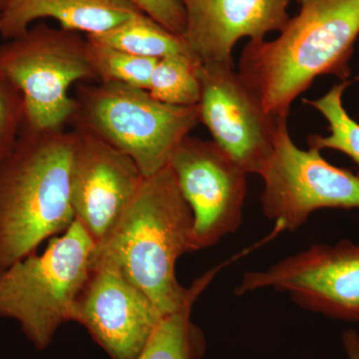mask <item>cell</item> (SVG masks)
Instances as JSON below:
<instances>
[{
	"mask_svg": "<svg viewBox=\"0 0 359 359\" xmlns=\"http://www.w3.org/2000/svg\"><path fill=\"white\" fill-rule=\"evenodd\" d=\"M299 13L278 39L250 41L240 74L264 110L289 117L290 106L321 75L342 81L359 35V0H297Z\"/></svg>",
	"mask_w": 359,
	"mask_h": 359,
	"instance_id": "6da1fadb",
	"label": "cell"
},
{
	"mask_svg": "<svg viewBox=\"0 0 359 359\" xmlns=\"http://www.w3.org/2000/svg\"><path fill=\"white\" fill-rule=\"evenodd\" d=\"M196 252L194 216L169 165L145 177L133 201L102 241L93 261L108 262L144 292L163 316L192 292L176 275L180 257Z\"/></svg>",
	"mask_w": 359,
	"mask_h": 359,
	"instance_id": "7a4b0ae2",
	"label": "cell"
},
{
	"mask_svg": "<svg viewBox=\"0 0 359 359\" xmlns=\"http://www.w3.org/2000/svg\"><path fill=\"white\" fill-rule=\"evenodd\" d=\"M76 133L23 126L11 153L0 160V273L36 254L44 241L68 230L71 166Z\"/></svg>",
	"mask_w": 359,
	"mask_h": 359,
	"instance_id": "3957f363",
	"label": "cell"
},
{
	"mask_svg": "<svg viewBox=\"0 0 359 359\" xmlns=\"http://www.w3.org/2000/svg\"><path fill=\"white\" fill-rule=\"evenodd\" d=\"M96 243L74 219L41 255L0 273V318L15 320L37 351L50 346L71 321L73 306L93 268Z\"/></svg>",
	"mask_w": 359,
	"mask_h": 359,
	"instance_id": "277c9868",
	"label": "cell"
},
{
	"mask_svg": "<svg viewBox=\"0 0 359 359\" xmlns=\"http://www.w3.org/2000/svg\"><path fill=\"white\" fill-rule=\"evenodd\" d=\"M73 120L136 163L144 176L169 164L181 142L200 123L199 104L160 102L147 90L116 83L82 87Z\"/></svg>",
	"mask_w": 359,
	"mask_h": 359,
	"instance_id": "5b68a950",
	"label": "cell"
},
{
	"mask_svg": "<svg viewBox=\"0 0 359 359\" xmlns=\"http://www.w3.org/2000/svg\"><path fill=\"white\" fill-rule=\"evenodd\" d=\"M0 72L20 90L25 126L34 131L65 129L76 111L71 87L78 81L96 80L86 36L45 23L0 45Z\"/></svg>",
	"mask_w": 359,
	"mask_h": 359,
	"instance_id": "8992f818",
	"label": "cell"
},
{
	"mask_svg": "<svg viewBox=\"0 0 359 359\" xmlns=\"http://www.w3.org/2000/svg\"><path fill=\"white\" fill-rule=\"evenodd\" d=\"M263 178L262 208L266 218L294 231L323 209L359 210V176L328 163L320 151L297 147L280 118L273 155Z\"/></svg>",
	"mask_w": 359,
	"mask_h": 359,
	"instance_id": "52a82bcc",
	"label": "cell"
},
{
	"mask_svg": "<svg viewBox=\"0 0 359 359\" xmlns=\"http://www.w3.org/2000/svg\"><path fill=\"white\" fill-rule=\"evenodd\" d=\"M271 289L294 304L334 318L359 323V244H318L262 271H248L236 287L241 297Z\"/></svg>",
	"mask_w": 359,
	"mask_h": 359,
	"instance_id": "ba28073f",
	"label": "cell"
},
{
	"mask_svg": "<svg viewBox=\"0 0 359 359\" xmlns=\"http://www.w3.org/2000/svg\"><path fill=\"white\" fill-rule=\"evenodd\" d=\"M194 216L195 250L208 249L238 230L248 173L214 141L189 135L169 161Z\"/></svg>",
	"mask_w": 359,
	"mask_h": 359,
	"instance_id": "9c48e42d",
	"label": "cell"
},
{
	"mask_svg": "<svg viewBox=\"0 0 359 359\" xmlns=\"http://www.w3.org/2000/svg\"><path fill=\"white\" fill-rule=\"evenodd\" d=\"M200 123L248 174L261 175L273 155L280 118L269 114L233 65L202 63Z\"/></svg>",
	"mask_w": 359,
	"mask_h": 359,
	"instance_id": "30bf717a",
	"label": "cell"
},
{
	"mask_svg": "<svg viewBox=\"0 0 359 359\" xmlns=\"http://www.w3.org/2000/svg\"><path fill=\"white\" fill-rule=\"evenodd\" d=\"M164 318L117 266L104 261H93L71 314L111 359L138 358Z\"/></svg>",
	"mask_w": 359,
	"mask_h": 359,
	"instance_id": "8fae6325",
	"label": "cell"
},
{
	"mask_svg": "<svg viewBox=\"0 0 359 359\" xmlns=\"http://www.w3.org/2000/svg\"><path fill=\"white\" fill-rule=\"evenodd\" d=\"M74 130L71 205L97 244L133 201L145 176L129 156L87 130Z\"/></svg>",
	"mask_w": 359,
	"mask_h": 359,
	"instance_id": "7c38bea8",
	"label": "cell"
},
{
	"mask_svg": "<svg viewBox=\"0 0 359 359\" xmlns=\"http://www.w3.org/2000/svg\"><path fill=\"white\" fill-rule=\"evenodd\" d=\"M292 0H180L186 25L182 39L202 63L233 65L238 40L264 39L290 20Z\"/></svg>",
	"mask_w": 359,
	"mask_h": 359,
	"instance_id": "4fadbf2b",
	"label": "cell"
},
{
	"mask_svg": "<svg viewBox=\"0 0 359 359\" xmlns=\"http://www.w3.org/2000/svg\"><path fill=\"white\" fill-rule=\"evenodd\" d=\"M141 11L129 0H11L0 13V35L14 39L34 21L52 18L86 36L113 29Z\"/></svg>",
	"mask_w": 359,
	"mask_h": 359,
	"instance_id": "5bb4252c",
	"label": "cell"
},
{
	"mask_svg": "<svg viewBox=\"0 0 359 359\" xmlns=\"http://www.w3.org/2000/svg\"><path fill=\"white\" fill-rule=\"evenodd\" d=\"M231 262L233 259L215 266L192 283V292L184 306L163 318L137 359L202 358L205 341L200 328L191 320L193 306L212 278Z\"/></svg>",
	"mask_w": 359,
	"mask_h": 359,
	"instance_id": "9a60e30c",
	"label": "cell"
},
{
	"mask_svg": "<svg viewBox=\"0 0 359 359\" xmlns=\"http://www.w3.org/2000/svg\"><path fill=\"white\" fill-rule=\"evenodd\" d=\"M86 37L133 55L156 60L192 52L181 36L169 32L142 11L113 29Z\"/></svg>",
	"mask_w": 359,
	"mask_h": 359,
	"instance_id": "2e32d148",
	"label": "cell"
},
{
	"mask_svg": "<svg viewBox=\"0 0 359 359\" xmlns=\"http://www.w3.org/2000/svg\"><path fill=\"white\" fill-rule=\"evenodd\" d=\"M202 62L193 52L158 59L147 91L160 102L175 106L198 105L201 99Z\"/></svg>",
	"mask_w": 359,
	"mask_h": 359,
	"instance_id": "e0dca14e",
	"label": "cell"
},
{
	"mask_svg": "<svg viewBox=\"0 0 359 359\" xmlns=\"http://www.w3.org/2000/svg\"><path fill=\"white\" fill-rule=\"evenodd\" d=\"M351 83V81L346 80L341 83L335 84L325 95L316 100L304 99L302 101L318 110L325 117L330 130L327 136H309V147L318 151L332 149L344 153L358 165L359 176V123L349 116L342 103L344 90Z\"/></svg>",
	"mask_w": 359,
	"mask_h": 359,
	"instance_id": "ac0fdd59",
	"label": "cell"
},
{
	"mask_svg": "<svg viewBox=\"0 0 359 359\" xmlns=\"http://www.w3.org/2000/svg\"><path fill=\"white\" fill-rule=\"evenodd\" d=\"M87 39V55L97 81L148 89L156 59L140 57Z\"/></svg>",
	"mask_w": 359,
	"mask_h": 359,
	"instance_id": "d6986e66",
	"label": "cell"
},
{
	"mask_svg": "<svg viewBox=\"0 0 359 359\" xmlns=\"http://www.w3.org/2000/svg\"><path fill=\"white\" fill-rule=\"evenodd\" d=\"M25 120V102L20 90L0 72V160L13 151Z\"/></svg>",
	"mask_w": 359,
	"mask_h": 359,
	"instance_id": "ffe728a7",
	"label": "cell"
},
{
	"mask_svg": "<svg viewBox=\"0 0 359 359\" xmlns=\"http://www.w3.org/2000/svg\"><path fill=\"white\" fill-rule=\"evenodd\" d=\"M142 13L147 14L169 32L182 37L186 18L180 0H129Z\"/></svg>",
	"mask_w": 359,
	"mask_h": 359,
	"instance_id": "44dd1931",
	"label": "cell"
},
{
	"mask_svg": "<svg viewBox=\"0 0 359 359\" xmlns=\"http://www.w3.org/2000/svg\"><path fill=\"white\" fill-rule=\"evenodd\" d=\"M342 346L347 358L359 359V334L356 330H348L342 334Z\"/></svg>",
	"mask_w": 359,
	"mask_h": 359,
	"instance_id": "7402d4cb",
	"label": "cell"
},
{
	"mask_svg": "<svg viewBox=\"0 0 359 359\" xmlns=\"http://www.w3.org/2000/svg\"><path fill=\"white\" fill-rule=\"evenodd\" d=\"M11 0H0V13L4 11V8L7 6V4H9Z\"/></svg>",
	"mask_w": 359,
	"mask_h": 359,
	"instance_id": "603a6c76",
	"label": "cell"
},
{
	"mask_svg": "<svg viewBox=\"0 0 359 359\" xmlns=\"http://www.w3.org/2000/svg\"><path fill=\"white\" fill-rule=\"evenodd\" d=\"M0 37H1V35H0Z\"/></svg>",
	"mask_w": 359,
	"mask_h": 359,
	"instance_id": "cb8c5ba5",
	"label": "cell"
}]
</instances>
